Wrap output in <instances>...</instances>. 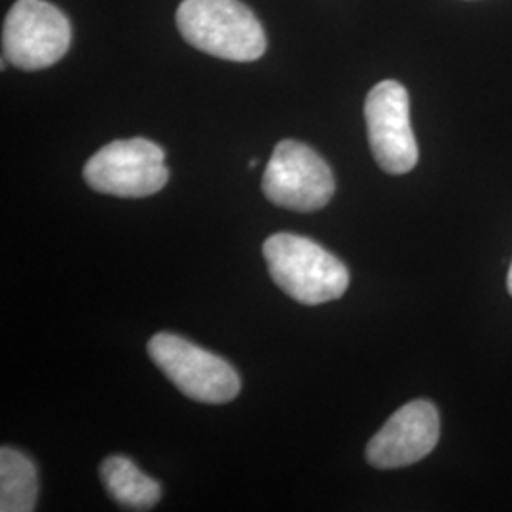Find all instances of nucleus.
Listing matches in <instances>:
<instances>
[{
  "instance_id": "obj_1",
  "label": "nucleus",
  "mask_w": 512,
  "mask_h": 512,
  "mask_svg": "<svg viewBox=\"0 0 512 512\" xmlns=\"http://www.w3.org/2000/svg\"><path fill=\"white\" fill-rule=\"evenodd\" d=\"M262 253L275 285L304 306L327 304L348 291L346 264L310 238L274 234Z\"/></svg>"
},
{
  "instance_id": "obj_2",
  "label": "nucleus",
  "mask_w": 512,
  "mask_h": 512,
  "mask_svg": "<svg viewBox=\"0 0 512 512\" xmlns=\"http://www.w3.org/2000/svg\"><path fill=\"white\" fill-rule=\"evenodd\" d=\"M177 27L196 50L226 61L249 63L266 52V33L239 0H183Z\"/></svg>"
},
{
  "instance_id": "obj_3",
  "label": "nucleus",
  "mask_w": 512,
  "mask_h": 512,
  "mask_svg": "<svg viewBox=\"0 0 512 512\" xmlns=\"http://www.w3.org/2000/svg\"><path fill=\"white\" fill-rule=\"evenodd\" d=\"M148 355L171 384L192 401L222 404L238 397L241 380L236 368L177 334H154L148 342Z\"/></svg>"
},
{
  "instance_id": "obj_4",
  "label": "nucleus",
  "mask_w": 512,
  "mask_h": 512,
  "mask_svg": "<svg viewBox=\"0 0 512 512\" xmlns=\"http://www.w3.org/2000/svg\"><path fill=\"white\" fill-rule=\"evenodd\" d=\"M84 181L95 192L116 198L152 196L169 181L164 148L143 137L112 141L84 165Z\"/></svg>"
},
{
  "instance_id": "obj_5",
  "label": "nucleus",
  "mask_w": 512,
  "mask_h": 512,
  "mask_svg": "<svg viewBox=\"0 0 512 512\" xmlns=\"http://www.w3.org/2000/svg\"><path fill=\"white\" fill-rule=\"evenodd\" d=\"M71 23L46 0H18L2 27L4 61L21 71L55 65L71 48Z\"/></svg>"
},
{
  "instance_id": "obj_6",
  "label": "nucleus",
  "mask_w": 512,
  "mask_h": 512,
  "mask_svg": "<svg viewBox=\"0 0 512 512\" xmlns=\"http://www.w3.org/2000/svg\"><path fill=\"white\" fill-rule=\"evenodd\" d=\"M336 190L329 164L298 141H281L266 165L262 192L270 202L298 213L323 209Z\"/></svg>"
},
{
  "instance_id": "obj_7",
  "label": "nucleus",
  "mask_w": 512,
  "mask_h": 512,
  "mask_svg": "<svg viewBox=\"0 0 512 512\" xmlns=\"http://www.w3.org/2000/svg\"><path fill=\"white\" fill-rule=\"evenodd\" d=\"M368 143L376 164L389 175L412 171L420 152L410 124V99L403 84L384 80L366 95Z\"/></svg>"
},
{
  "instance_id": "obj_8",
  "label": "nucleus",
  "mask_w": 512,
  "mask_h": 512,
  "mask_svg": "<svg viewBox=\"0 0 512 512\" xmlns=\"http://www.w3.org/2000/svg\"><path fill=\"white\" fill-rule=\"evenodd\" d=\"M440 437L439 412L429 401H412L399 408L366 446V461L374 469H401L427 458Z\"/></svg>"
},
{
  "instance_id": "obj_9",
  "label": "nucleus",
  "mask_w": 512,
  "mask_h": 512,
  "mask_svg": "<svg viewBox=\"0 0 512 512\" xmlns=\"http://www.w3.org/2000/svg\"><path fill=\"white\" fill-rule=\"evenodd\" d=\"M101 480L110 497L129 511H150L162 497V486L124 456L103 461Z\"/></svg>"
},
{
  "instance_id": "obj_10",
  "label": "nucleus",
  "mask_w": 512,
  "mask_h": 512,
  "mask_svg": "<svg viewBox=\"0 0 512 512\" xmlns=\"http://www.w3.org/2000/svg\"><path fill=\"white\" fill-rule=\"evenodd\" d=\"M37 467L19 450H0V511L31 512L37 507Z\"/></svg>"
},
{
  "instance_id": "obj_11",
  "label": "nucleus",
  "mask_w": 512,
  "mask_h": 512,
  "mask_svg": "<svg viewBox=\"0 0 512 512\" xmlns=\"http://www.w3.org/2000/svg\"><path fill=\"white\" fill-rule=\"evenodd\" d=\"M507 287H509V293L512 294V262H511V270H509V277H507Z\"/></svg>"
},
{
  "instance_id": "obj_12",
  "label": "nucleus",
  "mask_w": 512,
  "mask_h": 512,
  "mask_svg": "<svg viewBox=\"0 0 512 512\" xmlns=\"http://www.w3.org/2000/svg\"><path fill=\"white\" fill-rule=\"evenodd\" d=\"M256 164H258V160H251V162H249V167H256Z\"/></svg>"
}]
</instances>
